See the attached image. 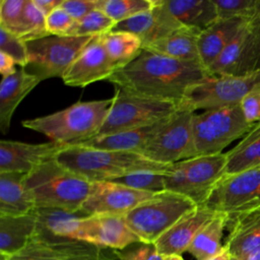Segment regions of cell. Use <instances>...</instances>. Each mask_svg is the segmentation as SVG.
<instances>
[{
  "instance_id": "10",
  "label": "cell",
  "mask_w": 260,
  "mask_h": 260,
  "mask_svg": "<svg viewBox=\"0 0 260 260\" xmlns=\"http://www.w3.org/2000/svg\"><path fill=\"white\" fill-rule=\"evenodd\" d=\"M260 84V71L245 76H209L190 86L178 110L194 112L239 106Z\"/></svg>"
},
{
  "instance_id": "6",
  "label": "cell",
  "mask_w": 260,
  "mask_h": 260,
  "mask_svg": "<svg viewBox=\"0 0 260 260\" xmlns=\"http://www.w3.org/2000/svg\"><path fill=\"white\" fill-rule=\"evenodd\" d=\"M226 154L198 155L172 164L164 173L165 190L180 194L197 206L204 205L225 175Z\"/></svg>"
},
{
  "instance_id": "17",
  "label": "cell",
  "mask_w": 260,
  "mask_h": 260,
  "mask_svg": "<svg viewBox=\"0 0 260 260\" xmlns=\"http://www.w3.org/2000/svg\"><path fill=\"white\" fill-rule=\"evenodd\" d=\"M115 71L101 36H96L67 69L62 79L68 86L84 87L100 80H108Z\"/></svg>"
},
{
  "instance_id": "43",
  "label": "cell",
  "mask_w": 260,
  "mask_h": 260,
  "mask_svg": "<svg viewBox=\"0 0 260 260\" xmlns=\"http://www.w3.org/2000/svg\"><path fill=\"white\" fill-rule=\"evenodd\" d=\"M14 65L15 62L11 57L6 55L5 53L0 52V73L2 77L15 73L17 69H15Z\"/></svg>"
},
{
  "instance_id": "38",
  "label": "cell",
  "mask_w": 260,
  "mask_h": 260,
  "mask_svg": "<svg viewBox=\"0 0 260 260\" xmlns=\"http://www.w3.org/2000/svg\"><path fill=\"white\" fill-rule=\"evenodd\" d=\"M25 3L26 0H1L0 27L19 37Z\"/></svg>"
},
{
  "instance_id": "14",
  "label": "cell",
  "mask_w": 260,
  "mask_h": 260,
  "mask_svg": "<svg viewBox=\"0 0 260 260\" xmlns=\"http://www.w3.org/2000/svg\"><path fill=\"white\" fill-rule=\"evenodd\" d=\"M204 205L228 216L260 206V168L224 175Z\"/></svg>"
},
{
  "instance_id": "1",
  "label": "cell",
  "mask_w": 260,
  "mask_h": 260,
  "mask_svg": "<svg viewBox=\"0 0 260 260\" xmlns=\"http://www.w3.org/2000/svg\"><path fill=\"white\" fill-rule=\"evenodd\" d=\"M209 76L212 75L200 62L181 61L143 49L108 81L129 93L178 106L190 86Z\"/></svg>"
},
{
  "instance_id": "21",
  "label": "cell",
  "mask_w": 260,
  "mask_h": 260,
  "mask_svg": "<svg viewBox=\"0 0 260 260\" xmlns=\"http://www.w3.org/2000/svg\"><path fill=\"white\" fill-rule=\"evenodd\" d=\"M229 236L223 244L231 259L260 250V206L229 216Z\"/></svg>"
},
{
  "instance_id": "11",
  "label": "cell",
  "mask_w": 260,
  "mask_h": 260,
  "mask_svg": "<svg viewBox=\"0 0 260 260\" xmlns=\"http://www.w3.org/2000/svg\"><path fill=\"white\" fill-rule=\"evenodd\" d=\"M93 38L48 36L26 42L28 64L24 69L36 75L40 81L53 77L62 78Z\"/></svg>"
},
{
  "instance_id": "44",
  "label": "cell",
  "mask_w": 260,
  "mask_h": 260,
  "mask_svg": "<svg viewBox=\"0 0 260 260\" xmlns=\"http://www.w3.org/2000/svg\"><path fill=\"white\" fill-rule=\"evenodd\" d=\"M34 3L47 16L53 10L60 7L63 3V0H34Z\"/></svg>"
},
{
  "instance_id": "5",
  "label": "cell",
  "mask_w": 260,
  "mask_h": 260,
  "mask_svg": "<svg viewBox=\"0 0 260 260\" xmlns=\"http://www.w3.org/2000/svg\"><path fill=\"white\" fill-rule=\"evenodd\" d=\"M112 103L113 98L88 102L78 101L61 111L23 120L22 126L44 134L51 141L74 145L99 134Z\"/></svg>"
},
{
  "instance_id": "46",
  "label": "cell",
  "mask_w": 260,
  "mask_h": 260,
  "mask_svg": "<svg viewBox=\"0 0 260 260\" xmlns=\"http://www.w3.org/2000/svg\"><path fill=\"white\" fill-rule=\"evenodd\" d=\"M231 260H260V250L255 251L245 257L238 258V259H231Z\"/></svg>"
},
{
  "instance_id": "37",
  "label": "cell",
  "mask_w": 260,
  "mask_h": 260,
  "mask_svg": "<svg viewBox=\"0 0 260 260\" xmlns=\"http://www.w3.org/2000/svg\"><path fill=\"white\" fill-rule=\"evenodd\" d=\"M0 52L11 57L20 68L28 64V52L26 43L16 35L0 27Z\"/></svg>"
},
{
  "instance_id": "48",
  "label": "cell",
  "mask_w": 260,
  "mask_h": 260,
  "mask_svg": "<svg viewBox=\"0 0 260 260\" xmlns=\"http://www.w3.org/2000/svg\"><path fill=\"white\" fill-rule=\"evenodd\" d=\"M256 21H258V22L260 23V17H259V18H257V19H256Z\"/></svg>"
},
{
  "instance_id": "9",
  "label": "cell",
  "mask_w": 260,
  "mask_h": 260,
  "mask_svg": "<svg viewBox=\"0 0 260 260\" xmlns=\"http://www.w3.org/2000/svg\"><path fill=\"white\" fill-rule=\"evenodd\" d=\"M177 111L174 103L135 95L116 87L110 112L96 136L151 126Z\"/></svg>"
},
{
  "instance_id": "36",
  "label": "cell",
  "mask_w": 260,
  "mask_h": 260,
  "mask_svg": "<svg viewBox=\"0 0 260 260\" xmlns=\"http://www.w3.org/2000/svg\"><path fill=\"white\" fill-rule=\"evenodd\" d=\"M164 173L165 172L134 173L112 182H116L139 191L158 193L165 191Z\"/></svg>"
},
{
  "instance_id": "18",
  "label": "cell",
  "mask_w": 260,
  "mask_h": 260,
  "mask_svg": "<svg viewBox=\"0 0 260 260\" xmlns=\"http://www.w3.org/2000/svg\"><path fill=\"white\" fill-rule=\"evenodd\" d=\"M181 27L183 25L170 12L164 1L155 0L151 9L117 23L112 30L134 34L140 39L145 49Z\"/></svg>"
},
{
  "instance_id": "32",
  "label": "cell",
  "mask_w": 260,
  "mask_h": 260,
  "mask_svg": "<svg viewBox=\"0 0 260 260\" xmlns=\"http://www.w3.org/2000/svg\"><path fill=\"white\" fill-rule=\"evenodd\" d=\"M155 0H101L100 9L116 23L151 9Z\"/></svg>"
},
{
  "instance_id": "28",
  "label": "cell",
  "mask_w": 260,
  "mask_h": 260,
  "mask_svg": "<svg viewBox=\"0 0 260 260\" xmlns=\"http://www.w3.org/2000/svg\"><path fill=\"white\" fill-rule=\"evenodd\" d=\"M200 32L199 30L183 26L145 49L177 60L202 63L198 51V37Z\"/></svg>"
},
{
  "instance_id": "35",
  "label": "cell",
  "mask_w": 260,
  "mask_h": 260,
  "mask_svg": "<svg viewBox=\"0 0 260 260\" xmlns=\"http://www.w3.org/2000/svg\"><path fill=\"white\" fill-rule=\"evenodd\" d=\"M218 19L243 18L249 21L260 17V0H213Z\"/></svg>"
},
{
  "instance_id": "20",
  "label": "cell",
  "mask_w": 260,
  "mask_h": 260,
  "mask_svg": "<svg viewBox=\"0 0 260 260\" xmlns=\"http://www.w3.org/2000/svg\"><path fill=\"white\" fill-rule=\"evenodd\" d=\"M217 212L206 205H198L195 209L180 218L171 229L154 243L162 256L182 255L187 252L198 232Z\"/></svg>"
},
{
  "instance_id": "34",
  "label": "cell",
  "mask_w": 260,
  "mask_h": 260,
  "mask_svg": "<svg viewBox=\"0 0 260 260\" xmlns=\"http://www.w3.org/2000/svg\"><path fill=\"white\" fill-rule=\"evenodd\" d=\"M117 23L103 10L95 9L82 19L75 21L66 36L95 37L110 32Z\"/></svg>"
},
{
  "instance_id": "25",
  "label": "cell",
  "mask_w": 260,
  "mask_h": 260,
  "mask_svg": "<svg viewBox=\"0 0 260 260\" xmlns=\"http://www.w3.org/2000/svg\"><path fill=\"white\" fill-rule=\"evenodd\" d=\"M26 174L0 172V215H23L37 209L25 190Z\"/></svg>"
},
{
  "instance_id": "33",
  "label": "cell",
  "mask_w": 260,
  "mask_h": 260,
  "mask_svg": "<svg viewBox=\"0 0 260 260\" xmlns=\"http://www.w3.org/2000/svg\"><path fill=\"white\" fill-rule=\"evenodd\" d=\"M46 20L47 16L37 7L34 0H26L21 17L19 38L26 43L52 36L47 29Z\"/></svg>"
},
{
  "instance_id": "42",
  "label": "cell",
  "mask_w": 260,
  "mask_h": 260,
  "mask_svg": "<svg viewBox=\"0 0 260 260\" xmlns=\"http://www.w3.org/2000/svg\"><path fill=\"white\" fill-rule=\"evenodd\" d=\"M240 107L249 123L256 124L260 122V84L243 99Z\"/></svg>"
},
{
  "instance_id": "15",
  "label": "cell",
  "mask_w": 260,
  "mask_h": 260,
  "mask_svg": "<svg viewBox=\"0 0 260 260\" xmlns=\"http://www.w3.org/2000/svg\"><path fill=\"white\" fill-rule=\"evenodd\" d=\"M208 71L212 76H245L260 71V23L248 22Z\"/></svg>"
},
{
  "instance_id": "7",
  "label": "cell",
  "mask_w": 260,
  "mask_h": 260,
  "mask_svg": "<svg viewBox=\"0 0 260 260\" xmlns=\"http://www.w3.org/2000/svg\"><path fill=\"white\" fill-rule=\"evenodd\" d=\"M196 207L190 199L165 190L140 203L124 218L140 242L155 243L180 218Z\"/></svg>"
},
{
  "instance_id": "39",
  "label": "cell",
  "mask_w": 260,
  "mask_h": 260,
  "mask_svg": "<svg viewBox=\"0 0 260 260\" xmlns=\"http://www.w3.org/2000/svg\"><path fill=\"white\" fill-rule=\"evenodd\" d=\"M115 253L120 260H164L154 243L136 242Z\"/></svg>"
},
{
  "instance_id": "30",
  "label": "cell",
  "mask_w": 260,
  "mask_h": 260,
  "mask_svg": "<svg viewBox=\"0 0 260 260\" xmlns=\"http://www.w3.org/2000/svg\"><path fill=\"white\" fill-rule=\"evenodd\" d=\"M225 175L260 168V122L233 149L225 152Z\"/></svg>"
},
{
  "instance_id": "19",
  "label": "cell",
  "mask_w": 260,
  "mask_h": 260,
  "mask_svg": "<svg viewBox=\"0 0 260 260\" xmlns=\"http://www.w3.org/2000/svg\"><path fill=\"white\" fill-rule=\"evenodd\" d=\"M65 146L50 141L29 144L14 140L0 141V172H16L28 174L39 165L53 159Z\"/></svg>"
},
{
  "instance_id": "4",
  "label": "cell",
  "mask_w": 260,
  "mask_h": 260,
  "mask_svg": "<svg viewBox=\"0 0 260 260\" xmlns=\"http://www.w3.org/2000/svg\"><path fill=\"white\" fill-rule=\"evenodd\" d=\"M24 186L37 208L80 214L91 183L67 170L53 158L26 174Z\"/></svg>"
},
{
  "instance_id": "24",
  "label": "cell",
  "mask_w": 260,
  "mask_h": 260,
  "mask_svg": "<svg viewBox=\"0 0 260 260\" xmlns=\"http://www.w3.org/2000/svg\"><path fill=\"white\" fill-rule=\"evenodd\" d=\"M39 231L37 209L23 215H0V255L11 256L18 253Z\"/></svg>"
},
{
  "instance_id": "3",
  "label": "cell",
  "mask_w": 260,
  "mask_h": 260,
  "mask_svg": "<svg viewBox=\"0 0 260 260\" xmlns=\"http://www.w3.org/2000/svg\"><path fill=\"white\" fill-rule=\"evenodd\" d=\"M55 159L89 183L115 181L140 172H166L171 165L152 161L132 151L104 150L67 145Z\"/></svg>"
},
{
  "instance_id": "22",
  "label": "cell",
  "mask_w": 260,
  "mask_h": 260,
  "mask_svg": "<svg viewBox=\"0 0 260 260\" xmlns=\"http://www.w3.org/2000/svg\"><path fill=\"white\" fill-rule=\"evenodd\" d=\"M248 22L250 21L237 17L218 19L200 32L198 37V51L201 62L207 70Z\"/></svg>"
},
{
  "instance_id": "12",
  "label": "cell",
  "mask_w": 260,
  "mask_h": 260,
  "mask_svg": "<svg viewBox=\"0 0 260 260\" xmlns=\"http://www.w3.org/2000/svg\"><path fill=\"white\" fill-rule=\"evenodd\" d=\"M193 115L194 112L178 110L166 119L138 153L152 161L165 165L196 156L192 130Z\"/></svg>"
},
{
  "instance_id": "27",
  "label": "cell",
  "mask_w": 260,
  "mask_h": 260,
  "mask_svg": "<svg viewBox=\"0 0 260 260\" xmlns=\"http://www.w3.org/2000/svg\"><path fill=\"white\" fill-rule=\"evenodd\" d=\"M176 19L188 28L202 31L218 20L213 0H162Z\"/></svg>"
},
{
  "instance_id": "26",
  "label": "cell",
  "mask_w": 260,
  "mask_h": 260,
  "mask_svg": "<svg viewBox=\"0 0 260 260\" xmlns=\"http://www.w3.org/2000/svg\"><path fill=\"white\" fill-rule=\"evenodd\" d=\"M165 121L166 119L151 126L136 128L110 135L95 136L91 139L74 145L85 146L95 149L132 151L138 153L142 149V147L150 140V138L157 132V130L161 127Z\"/></svg>"
},
{
  "instance_id": "8",
  "label": "cell",
  "mask_w": 260,
  "mask_h": 260,
  "mask_svg": "<svg viewBox=\"0 0 260 260\" xmlns=\"http://www.w3.org/2000/svg\"><path fill=\"white\" fill-rule=\"evenodd\" d=\"M255 125L246 120L240 105L194 113L192 130L196 156L221 153L223 148L250 132Z\"/></svg>"
},
{
  "instance_id": "47",
  "label": "cell",
  "mask_w": 260,
  "mask_h": 260,
  "mask_svg": "<svg viewBox=\"0 0 260 260\" xmlns=\"http://www.w3.org/2000/svg\"><path fill=\"white\" fill-rule=\"evenodd\" d=\"M164 260H184V258L181 255H169L164 256Z\"/></svg>"
},
{
  "instance_id": "45",
  "label": "cell",
  "mask_w": 260,
  "mask_h": 260,
  "mask_svg": "<svg viewBox=\"0 0 260 260\" xmlns=\"http://www.w3.org/2000/svg\"><path fill=\"white\" fill-rule=\"evenodd\" d=\"M209 260H231V256H230L228 250L225 249V247L223 246V249L221 250V252Z\"/></svg>"
},
{
  "instance_id": "40",
  "label": "cell",
  "mask_w": 260,
  "mask_h": 260,
  "mask_svg": "<svg viewBox=\"0 0 260 260\" xmlns=\"http://www.w3.org/2000/svg\"><path fill=\"white\" fill-rule=\"evenodd\" d=\"M47 29L52 36H66L75 20L60 6L47 15Z\"/></svg>"
},
{
  "instance_id": "16",
  "label": "cell",
  "mask_w": 260,
  "mask_h": 260,
  "mask_svg": "<svg viewBox=\"0 0 260 260\" xmlns=\"http://www.w3.org/2000/svg\"><path fill=\"white\" fill-rule=\"evenodd\" d=\"M154 194L135 190L112 181L93 182L80 209V214L82 216L93 214L125 216Z\"/></svg>"
},
{
  "instance_id": "41",
  "label": "cell",
  "mask_w": 260,
  "mask_h": 260,
  "mask_svg": "<svg viewBox=\"0 0 260 260\" xmlns=\"http://www.w3.org/2000/svg\"><path fill=\"white\" fill-rule=\"evenodd\" d=\"M101 0H63L61 7L78 21L95 9H100Z\"/></svg>"
},
{
  "instance_id": "29",
  "label": "cell",
  "mask_w": 260,
  "mask_h": 260,
  "mask_svg": "<svg viewBox=\"0 0 260 260\" xmlns=\"http://www.w3.org/2000/svg\"><path fill=\"white\" fill-rule=\"evenodd\" d=\"M229 216L217 212L196 235L187 252L196 260H209L223 249L221 239L228 225Z\"/></svg>"
},
{
  "instance_id": "13",
  "label": "cell",
  "mask_w": 260,
  "mask_h": 260,
  "mask_svg": "<svg viewBox=\"0 0 260 260\" xmlns=\"http://www.w3.org/2000/svg\"><path fill=\"white\" fill-rule=\"evenodd\" d=\"M40 229V228H39ZM0 260H120L115 250L57 237L40 229L39 234L18 253L0 255Z\"/></svg>"
},
{
  "instance_id": "23",
  "label": "cell",
  "mask_w": 260,
  "mask_h": 260,
  "mask_svg": "<svg viewBox=\"0 0 260 260\" xmlns=\"http://www.w3.org/2000/svg\"><path fill=\"white\" fill-rule=\"evenodd\" d=\"M40 79L19 68L15 73L2 77L0 83V132L7 134L11 118L21 101L40 83Z\"/></svg>"
},
{
  "instance_id": "2",
  "label": "cell",
  "mask_w": 260,
  "mask_h": 260,
  "mask_svg": "<svg viewBox=\"0 0 260 260\" xmlns=\"http://www.w3.org/2000/svg\"><path fill=\"white\" fill-rule=\"evenodd\" d=\"M41 230L101 248L122 250L140 242L127 225L124 216L93 214L75 215L61 210L37 208Z\"/></svg>"
},
{
  "instance_id": "31",
  "label": "cell",
  "mask_w": 260,
  "mask_h": 260,
  "mask_svg": "<svg viewBox=\"0 0 260 260\" xmlns=\"http://www.w3.org/2000/svg\"><path fill=\"white\" fill-rule=\"evenodd\" d=\"M101 40L116 70L128 65L143 50L140 39L128 31L111 30L102 35Z\"/></svg>"
}]
</instances>
